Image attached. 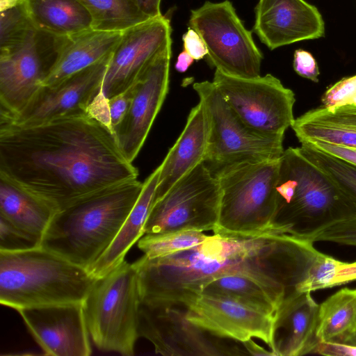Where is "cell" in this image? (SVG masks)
I'll use <instances>...</instances> for the list:
<instances>
[{
	"mask_svg": "<svg viewBox=\"0 0 356 356\" xmlns=\"http://www.w3.org/2000/svg\"><path fill=\"white\" fill-rule=\"evenodd\" d=\"M293 66L300 76L314 82H318L320 74L318 64L311 53L304 49H296L293 55Z\"/></svg>",
	"mask_w": 356,
	"mask_h": 356,
	"instance_id": "obj_38",
	"label": "cell"
},
{
	"mask_svg": "<svg viewBox=\"0 0 356 356\" xmlns=\"http://www.w3.org/2000/svg\"><path fill=\"white\" fill-rule=\"evenodd\" d=\"M356 326V289H342L319 305L316 337L338 342Z\"/></svg>",
	"mask_w": 356,
	"mask_h": 356,
	"instance_id": "obj_28",
	"label": "cell"
},
{
	"mask_svg": "<svg viewBox=\"0 0 356 356\" xmlns=\"http://www.w3.org/2000/svg\"><path fill=\"white\" fill-rule=\"evenodd\" d=\"M141 297L137 273L124 260L96 278L83 302L90 336L103 351L134 354Z\"/></svg>",
	"mask_w": 356,
	"mask_h": 356,
	"instance_id": "obj_7",
	"label": "cell"
},
{
	"mask_svg": "<svg viewBox=\"0 0 356 356\" xmlns=\"http://www.w3.org/2000/svg\"><path fill=\"white\" fill-rule=\"evenodd\" d=\"M111 55L51 87H43L19 114L0 122L31 125L72 115L88 113L100 92Z\"/></svg>",
	"mask_w": 356,
	"mask_h": 356,
	"instance_id": "obj_17",
	"label": "cell"
},
{
	"mask_svg": "<svg viewBox=\"0 0 356 356\" xmlns=\"http://www.w3.org/2000/svg\"><path fill=\"white\" fill-rule=\"evenodd\" d=\"M131 97V89L129 88L106 101L109 127L114 134L127 115Z\"/></svg>",
	"mask_w": 356,
	"mask_h": 356,
	"instance_id": "obj_37",
	"label": "cell"
},
{
	"mask_svg": "<svg viewBox=\"0 0 356 356\" xmlns=\"http://www.w3.org/2000/svg\"><path fill=\"white\" fill-rule=\"evenodd\" d=\"M33 26L54 38L92 29V17L79 0H22Z\"/></svg>",
	"mask_w": 356,
	"mask_h": 356,
	"instance_id": "obj_25",
	"label": "cell"
},
{
	"mask_svg": "<svg viewBox=\"0 0 356 356\" xmlns=\"http://www.w3.org/2000/svg\"><path fill=\"white\" fill-rule=\"evenodd\" d=\"M41 246V240L0 216V250L19 251Z\"/></svg>",
	"mask_w": 356,
	"mask_h": 356,
	"instance_id": "obj_35",
	"label": "cell"
},
{
	"mask_svg": "<svg viewBox=\"0 0 356 356\" xmlns=\"http://www.w3.org/2000/svg\"><path fill=\"white\" fill-rule=\"evenodd\" d=\"M143 186L138 179L127 181L58 211L41 246L88 270L117 236Z\"/></svg>",
	"mask_w": 356,
	"mask_h": 356,
	"instance_id": "obj_3",
	"label": "cell"
},
{
	"mask_svg": "<svg viewBox=\"0 0 356 356\" xmlns=\"http://www.w3.org/2000/svg\"><path fill=\"white\" fill-rule=\"evenodd\" d=\"M140 10L149 18H154L161 15V0H132Z\"/></svg>",
	"mask_w": 356,
	"mask_h": 356,
	"instance_id": "obj_42",
	"label": "cell"
},
{
	"mask_svg": "<svg viewBox=\"0 0 356 356\" xmlns=\"http://www.w3.org/2000/svg\"><path fill=\"white\" fill-rule=\"evenodd\" d=\"M160 169L159 165L143 182L141 193L117 236L88 269L94 277H102L122 263L131 246L144 235L145 225L156 197Z\"/></svg>",
	"mask_w": 356,
	"mask_h": 356,
	"instance_id": "obj_24",
	"label": "cell"
},
{
	"mask_svg": "<svg viewBox=\"0 0 356 356\" xmlns=\"http://www.w3.org/2000/svg\"><path fill=\"white\" fill-rule=\"evenodd\" d=\"M276 193L275 225L284 234L309 235L356 215V204L298 147L284 151Z\"/></svg>",
	"mask_w": 356,
	"mask_h": 356,
	"instance_id": "obj_5",
	"label": "cell"
},
{
	"mask_svg": "<svg viewBox=\"0 0 356 356\" xmlns=\"http://www.w3.org/2000/svg\"><path fill=\"white\" fill-rule=\"evenodd\" d=\"M311 242L332 241L356 246V215L313 234L298 236Z\"/></svg>",
	"mask_w": 356,
	"mask_h": 356,
	"instance_id": "obj_34",
	"label": "cell"
},
{
	"mask_svg": "<svg viewBox=\"0 0 356 356\" xmlns=\"http://www.w3.org/2000/svg\"><path fill=\"white\" fill-rule=\"evenodd\" d=\"M194 60L192 56L184 50L178 55L175 67L179 72H185L193 64Z\"/></svg>",
	"mask_w": 356,
	"mask_h": 356,
	"instance_id": "obj_43",
	"label": "cell"
},
{
	"mask_svg": "<svg viewBox=\"0 0 356 356\" xmlns=\"http://www.w3.org/2000/svg\"><path fill=\"white\" fill-rule=\"evenodd\" d=\"M171 47L160 52L130 87L129 107L115 133L121 150L130 162L140 151L168 92Z\"/></svg>",
	"mask_w": 356,
	"mask_h": 356,
	"instance_id": "obj_14",
	"label": "cell"
},
{
	"mask_svg": "<svg viewBox=\"0 0 356 356\" xmlns=\"http://www.w3.org/2000/svg\"><path fill=\"white\" fill-rule=\"evenodd\" d=\"M356 280V261L345 262L318 252L305 239L298 282L299 292L330 288Z\"/></svg>",
	"mask_w": 356,
	"mask_h": 356,
	"instance_id": "obj_27",
	"label": "cell"
},
{
	"mask_svg": "<svg viewBox=\"0 0 356 356\" xmlns=\"http://www.w3.org/2000/svg\"><path fill=\"white\" fill-rule=\"evenodd\" d=\"M42 35L34 29L21 44L0 51V120L22 113L43 88L47 67L40 46Z\"/></svg>",
	"mask_w": 356,
	"mask_h": 356,
	"instance_id": "obj_16",
	"label": "cell"
},
{
	"mask_svg": "<svg viewBox=\"0 0 356 356\" xmlns=\"http://www.w3.org/2000/svg\"><path fill=\"white\" fill-rule=\"evenodd\" d=\"M17 312L46 355L92 354L83 303L26 307Z\"/></svg>",
	"mask_w": 356,
	"mask_h": 356,
	"instance_id": "obj_15",
	"label": "cell"
},
{
	"mask_svg": "<svg viewBox=\"0 0 356 356\" xmlns=\"http://www.w3.org/2000/svg\"><path fill=\"white\" fill-rule=\"evenodd\" d=\"M298 148L307 161L356 204V165L306 143H302Z\"/></svg>",
	"mask_w": 356,
	"mask_h": 356,
	"instance_id": "obj_31",
	"label": "cell"
},
{
	"mask_svg": "<svg viewBox=\"0 0 356 356\" xmlns=\"http://www.w3.org/2000/svg\"><path fill=\"white\" fill-rule=\"evenodd\" d=\"M184 50L195 60H199L207 55V47L200 35L192 28L188 27L182 36Z\"/></svg>",
	"mask_w": 356,
	"mask_h": 356,
	"instance_id": "obj_39",
	"label": "cell"
},
{
	"mask_svg": "<svg viewBox=\"0 0 356 356\" xmlns=\"http://www.w3.org/2000/svg\"><path fill=\"white\" fill-rule=\"evenodd\" d=\"M138 176L115 134L88 113L31 125L0 122V179L56 211Z\"/></svg>",
	"mask_w": 356,
	"mask_h": 356,
	"instance_id": "obj_1",
	"label": "cell"
},
{
	"mask_svg": "<svg viewBox=\"0 0 356 356\" xmlns=\"http://www.w3.org/2000/svg\"><path fill=\"white\" fill-rule=\"evenodd\" d=\"M207 235L197 230H182L161 234H145L138 247L149 258L165 257L182 252L204 242Z\"/></svg>",
	"mask_w": 356,
	"mask_h": 356,
	"instance_id": "obj_32",
	"label": "cell"
},
{
	"mask_svg": "<svg viewBox=\"0 0 356 356\" xmlns=\"http://www.w3.org/2000/svg\"><path fill=\"white\" fill-rule=\"evenodd\" d=\"M220 202L218 180L202 162L155 199L144 235L182 230L213 232L218 221Z\"/></svg>",
	"mask_w": 356,
	"mask_h": 356,
	"instance_id": "obj_10",
	"label": "cell"
},
{
	"mask_svg": "<svg viewBox=\"0 0 356 356\" xmlns=\"http://www.w3.org/2000/svg\"><path fill=\"white\" fill-rule=\"evenodd\" d=\"M298 238V237H297ZM298 252H299V239H298ZM298 267V266H297ZM297 273V271H296ZM295 285V284H294Z\"/></svg>",
	"mask_w": 356,
	"mask_h": 356,
	"instance_id": "obj_46",
	"label": "cell"
},
{
	"mask_svg": "<svg viewBox=\"0 0 356 356\" xmlns=\"http://www.w3.org/2000/svg\"><path fill=\"white\" fill-rule=\"evenodd\" d=\"M336 343L356 346V326L351 332L345 335L338 342Z\"/></svg>",
	"mask_w": 356,
	"mask_h": 356,
	"instance_id": "obj_45",
	"label": "cell"
},
{
	"mask_svg": "<svg viewBox=\"0 0 356 356\" xmlns=\"http://www.w3.org/2000/svg\"><path fill=\"white\" fill-rule=\"evenodd\" d=\"M57 211L15 185L0 179V216L40 240Z\"/></svg>",
	"mask_w": 356,
	"mask_h": 356,
	"instance_id": "obj_26",
	"label": "cell"
},
{
	"mask_svg": "<svg viewBox=\"0 0 356 356\" xmlns=\"http://www.w3.org/2000/svg\"><path fill=\"white\" fill-rule=\"evenodd\" d=\"M201 293L227 296L270 314H275L281 302L255 281L241 275L218 277Z\"/></svg>",
	"mask_w": 356,
	"mask_h": 356,
	"instance_id": "obj_29",
	"label": "cell"
},
{
	"mask_svg": "<svg viewBox=\"0 0 356 356\" xmlns=\"http://www.w3.org/2000/svg\"><path fill=\"white\" fill-rule=\"evenodd\" d=\"M311 292L292 291L284 298L274 315L275 356H299L314 353L319 305Z\"/></svg>",
	"mask_w": 356,
	"mask_h": 356,
	"instance_id": "obj_20",
	"label": "cell"
},
{
	"mask_svg": "<svg viewBox=\"0 0 356 356\" xmlns=\"http://www.w3.org/2000/svg\"><path fill=\"white\" fill-rule=\"evenodd\" d=\"M291 127L300 143L324 142L356 148V105L309 110Z\"/></svg>",
	"mask_w": 356,
	"mask_h": 356,
	"instance_id": "obj_23",
	"label": "cell"
},
{
	"mask_svg": "<svg viewBox=\"0 0 356 356\" xmlns=\"http://www.w3.org/2000/svg\"><path fill=\"white\" fill-rule=\"evenodd\" d=\"M212 82L250 128L266 135L284 136L291 127L295 95L273 75L242 78L216 70Z\"/></svg>",
	"mask_w": 356,
	"mask_h": 356,
	"instance_id": "obj_11",
	"label": "cell"
},
{
	"mask_svg": "<svg viewBox=\"0 0 356 356\" xmlns=\"http://www.w3.org/2000/svg\"><path fill=\"white\" fill-rule=\"evenodd\" d=\"M204 330L188 322L183 312L173 307H163L140 302L138 317L140 337L148 339L155 352L163 355H241L209 340Z\"/></svg>",
	"mask_w": 356,
	"mask_h": 356,
	"instance_id": "obj_18",
	"label": "cell"
},
{
	"mask_svg": "<svg viewBox=\"0 0 356 356\" xmlns=\"http://www.w3.org/2000/svg\"><path fill=\"white\" fill-rule=\"evenodd\" d=\"M280 161L238 165L216 177L220 185V202L218 221L213 234H284L275 225Z\"/></svg>",
	"mask_w": 356,
	"mask_h": 356,
	"instance_id": "obj_6",
	"label": "cell"
},
{
	"mask_svg": "<svg viewBox=\"0 0 356 356\" xmlns=\"http://www.w3.org/2000/svg\"><path fill=\"white\" fill-rule=\"evenodd\" d=\"M209 131L207 114L200 101L191 110L184 129L159 165L161 169L155 199L163 195L179 179L204 161Z\"/></svg>",
	"mask_w": 356,
	"mask_h": 356,
	"instance_id": "obj_22",
	"label": "cell"
},
{
	"mask_svg": "<svg viewBox=\"0 0 356 356\" xmlns=\"http://www.w3.org/2000/svg\"><path fill=\"white\" fill-rule=\"evenodd\" d=\"M122 32L94 29L54 38V59L46 72L43 87H51L112 55Z\"/></svg>",
	"mask_w": 356,
	"mask_h": 356,
	"instance_id": "obj_21",
	"label": "cell"
},
{
	"mask_svg": "<svg viewBox=\"0 0 356 356\" xmlns=\"http://www.w3.org/2000/svg\"><path fill=\"white\" fill-rule=\"evenodd\" d=\"M209 120V139L203 163L217 177L238 165L278 161L284 153V136H270L248 127L234 112L213 82L193 86Z\"/></svg>",
	"mask_w": 356,
	"mask_h": 356,
	"instance_id": "obj_8",
	"label": "cell"
},
{
	"mask_svg": "<svg viewBox=\"0 0 356 356\" xmlns=\"http://www.w3.org/2000/svg\"><path fill=\"white\" fill-rule=\"evenodd\" d=\"M314 353L330 356H356V346L332 341L319 342Z\"/></svg>",
	"mask_w": 356,
	"mask_h": 356,
	"instance_id": "obj_41",
	"label": "cell"
},
{
	"mask_svg": "<svg viewBox=\"0 0 356 356\" xmlns=\"http://www.w3.org/2000/svg\"><path fill=\"white\" fill-rule=\"evenodd\" d=\"M295 254V238L289 234H214L188 250L156 258L144 254L132 265L141 301L153 306L181 305L227 275L247 277L282 302L293 290Z\"/></svg>",
	"mask_w": 356,
	"mask_h": 356,
	"instance_id": "obj_2",
	"label": "cell"
},
{
	"mask_svg": "<svg viewBox=\"0 0 356 356\" xmlns=\"http://www.w3.org/2000/svg\"><path fill=\"white\" fill-rule=\"evenodd\" d=\"M79 1L89 12L96 30L122 32L150 19L132 0Z\"/></svg>",
	"mask_w": 356,
	"mask_h": 356,
	"instance_id": "obj_30",
	"label": "cell"
},
{
	"mask_svg": "<svg viewBox=\"0 0 356 356\" xmlns=\"http://www.w3.org/2000/svg\"><path fill=\"white\" fill-rule=\"evenodd\" d=\"M95 280L87 269L42 246L0 250V302L17 311L83 303Z\"/></svg>",
	"mask_w": 356,
	"mask_h": 356,
	"instance_id": "obj_4",
	"label": "cell"
},
{
	"mask_svg": "<svg viewBox=\"0 0 356 356\" xmlns=\"http://www.w3.org/2000/svg\"><path fill=\"white\" fill-rule=\"evenodd\" d=\"M306 143L309 144L318 150L339 157L356 165V148H351L324 142H312Z\"/></svg>",
	"mask_w": 356,
	"mask_h": 356,
	"instance_id": "obj_40",
	"label": "cell"
},
{
	"mask_svg": "<svg viewBox=\"0 0 356 356\" xmlns=\"http://www.w3.org/2000/svg\"><path fill=\"white\" fill-rule=\"evenodd\" d=\"M248 352L252 355H271L275 356L272 351L265 350L259 346L252 339L243 342Z\"/></svg>",
	"mask_w": 356,
	"mask_h": 356,
	"instance_id": "obj_44",
	"label": "cell"
},
{
	"mask_svg": "<svg viewBox=\"0 0 356 356\" xmlns=\"http://www.w3.org/2000/svg\"><path fill=\"white\" fill-rule=\"evenodd\" d=\"M171 33L170 21L163 15L122 31L95 99L106 101L131 87L151 61L172 44Z\"/></svg>",
	"mask_w": 356,
	"mask_h": 356,
	"instance_id": "obj_13",
	"label": "cell"
},
{
	"mask_svg": "<svg viewBox=\"0 0 356 356\" xmlns=\"http://www.w3.org/2000/svg\"><path fill=\"white\" fill-rule=\"evenodd\" d=\"M34 29L22 3L1 10L0 51L14 48L24 42Z\"/></svg>",
	"mask_w": 356,
	"mask_h": 356,
	"instance_id": "obj_33",
	"label": "cell"
},
{
	"mask_svg": "<svg viewBox=\"0 0 356 356\" xmlns=\"http://www.w3.org/2000/svg\"><path fill=\"white\" fill-rule=\"evenodd\" d=\"M321 102L323 106L327 108L356 105V74L332 86L322 96Z\"/></svg>",
	"mask_w": 356,
	"mask_h": 356,
	"instance_id": "obj_36",
	"label": "cell"
},
{
	"mask_svg": "<svg viewBox=\"0 0 356 356\" xmlns=\"http://www.w3.org/2000/svg\"><path fill=\"white\" fill-rule=\"evenodd\" d=\"M181 305L186 320L209 334L241 343L258 338L274 353L275 314L227 296L204 293L188 298Z\"/></svg>",
	"mask_w": 356,
	"mask_h": 356,
	"instance_id": "obj_12",
	"label": "cell"
},
{
	"mask_svg": "<svg viewBox=\"0 0 356 356\" xmlns=\"http://www.w3.org/2000/svg\"><path fill=\"white\" fill-rule=\"evenodd\" d=\"M252 31L269 49L325 35L316 7L305 0H259Z\"/></svg>",
	"mask_w": 356,
	"mask_h": 356,
	"instance_id": "obj_19",
	"label": "cell"
},
{
	"mask_svg": "<svg viewBox=\"0 0 356 356\" xmlns=\"http://www.w3.org/2000/svg\"><path fill=\"white\" fill-rule=\"evenodd\" d=\"M188 25L203 40L210 66L234 76H260L263 54L230 1H205L191 10Z\"/></svg>",
	"mask_w": 356,
	"mask_h": 356,
	"instance_id": "obj_9",
	"label": "cell"
}]
</instances>
